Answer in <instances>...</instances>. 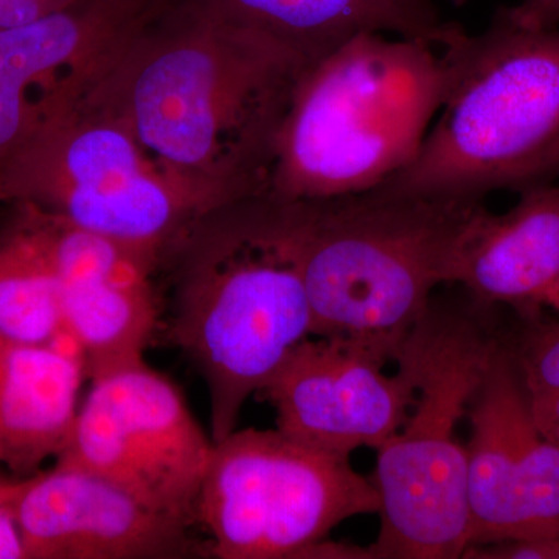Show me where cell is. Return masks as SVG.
Returning a JSON list of instances; mask_svg holds the SVG:
<instances>
[{
    "label": "cell",
    "instance_id": "obj_1",
    "mask_svg": "<svg viewBox=\"0 0 559 559\" xmlns=\"http://www.w3.org/2000/svg\"><path fill=\"white\" fill-rule=\"evenodd\" d=\"M308 62L266 36L160 0L84 100L123 121L202 212L266 193Z\"/></svg>",
    "mask_w": 559,
    "mask_h": 559
},
{
    "label": "cell",
    "instance_id": "obj_2",
    "mask_svg": "<svg viewBox=\"0 0 559 559\" xmlns=\"http://www.w3.org/2000/svg\"><path fill=\"white\" fill-rule=\"evenodd\" d=\"M162 270L171 278V341L204 378L216 443L237 429L246 401L312 336L293 202L264 193L210 210Z\"/></svg>",
    "mask_w": 559,
    "mask_h": 559
},
{
    "label": "cell",
    "instance_id": "obj_3",
    "mask_svg": "<svg viewBox=\"0 0 559 559\" xmlns=\"http://www.w3.org/2000/svg\"><path fill=\"white\" fill-rule=\"evenodd\" d=\"M441 49L451 83L439 116L415 159L377 190L484 201L559 180V27H524L500 7L481 35L460 28Z\"/></svg>",
    "mask_w": 559,
    "mask_h": 559
},
{
    "label": "cell",
    "instance_id": "obj_4",
    "mask_svg": "<svg viewBox=\"0 0 559 559\" xmlns=\"http://www.w3.org/2000/svg\"><path fill=\"white\" fill-rule=\"evenodd\" d=\"M450 83L436 44L353 36L301 76L266 194L319 201L377 189L415 159Z\"/></svg>",
    "mask_w": 559,
    "mask_h": 559
},
{
    "label": "cell",
    "instance_id": "obj_5",
    "mask_svg": "<svg viewBox=\"0 0 559 559\" xmlns=\"http://www.w3.org/2000/svg\"><path fill=\"white\" fill-rule=\"evenodd\" d=\"M294 205L312 336L362 345L393 360L454 282L455 261L484 201L400 197L377 189Z\"/></svg>",
    "mask_w": 559,
    "mask_h": 559
},
{
    "label": "cell",
    "instance_id": "obj_6",
    "mask_svg": "<svg viewBox=\"0 0 559 559\" xmlns=\"http://www.w3.org/2000/svg\"><path fill=\"white\" fill-rule=\"evenodd\" d=\"M500 310L471 296L463 305L432 299L396 352L417 396L403 428L377 450L374 558L454 559L468 549V457L455 429L502 345Z\"/></svg>",
    "mask_w": 559,
    "mask_h": 559
},
{
    "label": "cell",
    "instance_id": "obj_7",
    "mask_svg": "<svg viewBox=\"0 0 559 559\" xmlns=\"http://www.w3.org/2000/svg\"><path fill=\"white\" fill-rule=\"evenodd\" d=\"M33 205L164 261L204 213L139 145L87 100L44 123L0 167V204Z\"/></svg>",
    "mask_w": 559,
    "mask_h": 559
},
{
    "label": "cell",
    "instance_id": "obj_8",
    "mask_svg": "<svg viewBox=\"0 0 559 559\" xmlns=\"http://www.w3.org/2000/svg\"><path fill=\"white\" fill-rule=\"evenodd\" d=\"M378 511L373 481L349 457L250 428L213 443L197 516L210 557L304 559L342 522Z\"/></svg>",
    "mask_w": 559,
    "mask_h": 559
},
{
    "label": "cell",
    "instance_id": "obj_9",
    "mask_svg": "<svg viewBox=\"0 0 559 559\" xmlns=\"http://www.w3.org/2000/svg\"><path fill=\"white\" fill-rule=\"evenodd\" d=\"M212 450L180 390L139 360L92 380L57 465L97 474L191 527Z\"/></svg>",
    "mask_w": 559,
    "mask_h": 559
},
{
    "label": "cell",
    "instance_id": "obj_10",
    "mask_svg": "<svg viewBox=\"0 0 559 559\" xmlns=\"http://www.w3.org/2000/svg\"><path fill=\"white\" fill-rule=\"evenodd\" d=\"M468 417L469 547L559 538V447L535 425L506 341Z\"/></svg>",
    "mask_w": 559,
    "mask_h": 559
},
{
    "label": "cell",
    "instance_id": "obj_11",
    "mask_svg": "<svg viewBox=\"0 0 559 559\" xmlns=\"http://www.w3.org/2000/svg\"><path fill=\"white\" fill-rule=\"evenodd\" d=\"M160 0H76L0 31V167L94 90Z\"/></svg>",
    "mask_w": 559,
    "mask_h": 559
},
{
    "label": "cell",
    "instance_id": "obj_12",
    "mask_svg": "<svg viewBox=\"0 0 559 559\" xmlns=\"http://www.w3.org/2000/svg\"><path fill=\"white\" fill-rule=\"evenodd\" d=\"M388 362L362 345L311 336L261 393L283 433L349 457L359 448L378 450L409 417L417 392L404 371L385 374Z\"/></svg>",
    "mask_w": 559,
    "mask_h": 559
},
{
    "label": "cell",
    "instance_id": "obj_13",
    "mask_svg": "<svg viewBox=\"0 0 559 559\" xmlns=\"http://www.w3.org/2000/svg\"><path fill=\"white\" fill-rule=\"evenodd\" d=\"M27 559H178L201 554L190 525L90 471L62 466L14 480Z\"/></svg>",
    "mask_w": 559,
    "mask_h": 559
},
{
    "label": "cell",
    "instance_id": "obj_14",
    "mask_svg": "<svg viewBox=\"0 0 559 559\" xmlns=\"http://www.w3.org/2000/svg\"><path fill=\"white\" fill-rule=\"evenodd\" d=\"M40 215L61 282L66 333L87 378L143 360L159 318L154 277L160 261L43 210Z\"/></svg>",
    "mask_w": 559,
    "mask_h": 559
},
{
    "label": "cell",
    "instance_id": "obj_15",
    "mask_svg": "<svg viewBox=\"0 0 559 559\" xmlns=\"http://www.w3.org/2000/svg\"><path fill=\"white\" fill-rule=\"evenodd\" d=\"M520 197L500 215L480 210L452 282L480 304L511 311L546 308L559 282V180Z\"/></svg>",
    "mask_w": 559,
    "mask_h": 559
},
{
    "label": "cell",
    "instance_id": "obj_16",
    "mask_svg": "<svg viewBox=\"0 0 559 559\" xmlns=\"http://www.w3.org/2000/svg\"><path fill=\"white\" fill-rule=\"evenodd\" d=\"M87 377L79 347L0 342V465L33 473L68 448Z\"/></svg>",
    "mask_w": 559,
    "mask_h": 559
},
{
    "label": "cell",
    "instance_id": "obj_17",
    "mask_svg": "<svg viewBox=\"0 0 559 559\" xmlns=\"http://www.w3.org/2000/svg\"><path fill=\"white\" fill-rule=\"evenodd\" d=\"M216 20L266 36L308 66L359 33L423 39L447 46L459 24L426 20L396 0H187Z\"/></svg>",
    "mask_w": 559,
    "mask_h": 559
},
{
    "label": "cell",
    "instance_id": "obj_18",
    "mask_svg": "<svg viewBox=\"0 0 559 559\" xmlns=\"http://www.w3.org/2000/svg\"><path fill=\"white\" fill-rule=\"evenodd\" d=\"M0 205V342L57 344L68 333L43 215L22 202Z\"/></svg>",
    "mask_w": 559,
    "mask_h": 559
},
{
    "label": "cell",
    "instance_id": "obj_19",
    "mask_svg": "<svg viewBox=\"0 0 559 559\" xmlns=\"http://www.w3.org/2000/svg\"><path fill=\"white\" fill-rule=\"evenodd\" d=\"M511 312L503 341L530 411L539 409L559 400V319L547 318L544 308Z\"/></svg>",
    "mask_w": 559,
    "mask_h": 559
},
{
    "label": "cell",
    "instance_id": "obj_20",
    "mask_svg": "<svg viewBox=\"0 0 559 559\" xmlns=\"http://www.w3.org/2000/svg\"><path fill=\"white\" fill-rule=\"evenodd\" d=\"M462 558L559 559V538H524L471 546Z\"/></svg>",
    "mask_w": 559,
    "mask_h": 559
},
{
    "label": "cell",
    "instance_id": "obj_21",
    "mask_svg": "<svg viewBox=\"0 0 559 559\" xmlns=\"http://www.w3.org/2000/svg\"><path fill=\"white\" fill-rule=\"evenodd\" d=\"M14 480L0 477V559H27L13 510Z\"/></svg>",
    "mask_w": 559,
    "mask_h": 559
},
{
    "label": "cell",
    "instance_id": "obj_22",
    "mask_svg": "<svg viewBox=\"0 0 559 559\" xmlns=\"http://www.w3.org/2000/svg\"><path fill=\"white\" fill-rule=\"evenodd\" d=\"M76 0H0V31L27 24Z\"/></svg>",
    "mask_w": 559,
    "mask_h": 559
},
{
    "label": "cell",
    "instance_id": "obj_23",
    "mask_svg": "<svg viewBox=\"0 0 559 559\" xmlns=\"http://www.w3.org/2000/svg\"><path fill=\"white\" fill-rule=\"evenodd\" d=\"M507 11L524 27H559V0H521L518 5L507 7Z\"/></svg>",
    "mask_w": 559,
    "mask_h": 559
},
{
    "label": "cell",
    "instance_id": "obj_24",
    "mask_svg": "<svg viewBox=\"0 0 559 559\" xmlns=\"http://www.w3.org/2000/svg\"><path fill=\"white\" fill-rule=\"evenodd\" d=\"M401 5L406 7L415 13L421 14L426 20L441 22L439 11L433 5L432 0H396Z\"/></svg>",
    "mask_w": 559,
    "mask_h": 559
},
{
    "label": "cell",
    "instance_id": "obj_25",
    "mask_svg": "<svg viewBox=\"0 0 559 559\" xmlns=\"http://www.w3.org/2000/svg\"><path fill=\"white\" fill-rule=\"evenodd\" d=\"M546 308H551V310H555L559 312V282L558 285L555 286V289L551 290L549 300H547Z\"/></svg>",
    "mask_w": 559,
    "mask_h": 559
},
{
    "label": "cell",
    "instance_id": "obj_26",
    "mask_svg": "<svg viewBox=\"0 0 559 559\" xmlns=\"http://www.w3.org/2000/svg\"><path fill=\"white\" fill-rule=\"evenodd\" d=\"M466 2H468V0H452V3H454L455 7L465 5Z\"/></svg>",
    "mask_w": 559,
    "mask_h": 559
}]
</instances>
